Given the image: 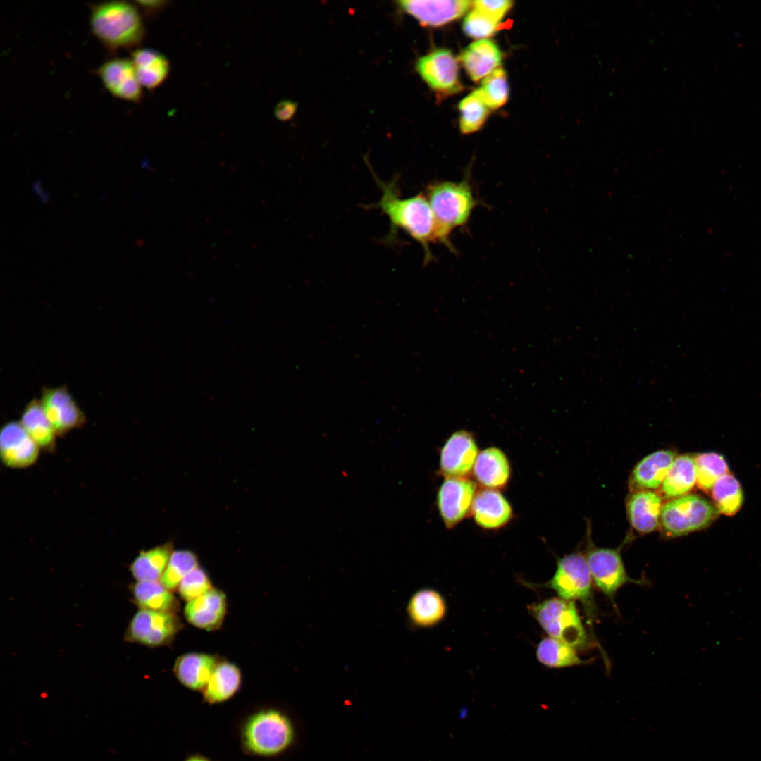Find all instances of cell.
I'll return each instance as SVG.
<instances>
[{
  "instance_id": "6da1fadb",
  "label": "cell",
  "mask_w": 761,
  "mask_h": 761,
  "mask_svg": "<svg viewBox=\"0 0 761 761\" xmlns=\"http://www.w3.org/2000/svg\"><path fill=\"white\" fill-rule=\"evenodd\" d=\"M369 168L380 189L381 196L378 202L368 206L380 209L390 221V231L384 242L395 243L397 232L403 230L421 245L424 264L429 263L433 259L430 245L440 243V237L438 224L426 194L419 193L409 197H402L399 175L385 182L371 167Z\"/></svg>"
},
{
  "instance_id": "7a4b0ae2",
  "label": "cell",
  "mask_w": 761,
  "mask_h": 761,
  "mask_svg": "<svg viewBox=\"0 0 761 761\" xmlns=\"http://www.w3.org/2000/svg\"><path fill=\"white\" fill-rule=\"evenodd\" d=\"M89 7L92 32L111 54L142 44L146 32L135 3L110 1L89 4Z\"/></svg>"
},
{
  "instance_id": "3957f363",
  "label": "cell",
  "mask_w": 761,
  "mask_h": 761,
  "mask_svg": "<svg viewBox=\"0 0 761 761\" xmlns=\"http://www.w3.org/2000/svg\"><path fill=\"white\" fill-rule=\"evenodd\" d=\"M425 194L438 224L440 243L454 252L450 233L466 225L478 204L468 175L459 182H432L427 186Z\"/></svg>"
},
{
  "instance_id": "277c9868",
  "label": "cell",
  "mask_w": 761,
  "mask_h": 761,
  "mask_svg": "<svg viewBox=\"0 0 761 761\" xmlns=\"http://www.w3.org/2000/svg\"><path fill=\"white\" fill-rule=\"evenodd\" d=\"M241 742L249 754L269 757L290 747L295 729L290 719L274 708L260 710L249 715L241 729Z\"/></svg>"
},
{
  "instance_id": "5b68a950",
  "label": "cell",
  "mask_w": 761,
  "mask_h": 761,
  "mask_svg": "<svg viewBox=\"0 0 761 761\" xmlns=\"http://www.w3.org/2000/svg\"><path fill=\"white\" fill-rule=\"evenodd\" d=\"M527 608L548 636L576 650L586 649L588 646L587 632L574 601L559 597L550 598L532 603Z\"/></svg>"
},
{
  "instance_id": "8992f818",
  "label": "cell",
  "mask_w": 761,
  "mask_h": 761,
  "mask_svg": "<svg viewBox=\"0 0 761 761\" xmlns=\"http://www.w3.org/2000/svg\"><path fill=\"white\" fill-rule=\"evenodd\" d=\"M545 586L553 590L562 599L581 602L592 624L596 608L593 579L586 556L580 552H572L559 558L554 575Z\"/></svg>"
},
{
  "instance_id": "52a82bcc",
  "label": "cell",
  "mask_w": 761,
  "mask_h": 761,
  "mask_svg": "<svg viewBox=\"0 0 761 761\" xmlns=\"http://www.w3.org/2000/svg\"><path fill=\"white\" fill-rule=\"evenodd\" d=\"M714 504L695 494L671 499L663 504L660 526L668 536L678 537L710 526L718 516Z\"/></svg>"
},
{
  "instance_id": "ba28073f",
  "label": "cell",
  "mask_w": 761,
  "mask_h": 761,
  "mask_svg": "<svg viewBox=\"0 0 761 761\" xmlns=\"http://www.w3.org/2000/svg\"><path fill=\"white\" fill-rule=\"evenodd\" d=\"M588 569L596 587L612 602L618 590L627 583L641 584L626 573L619 549L589 547L586 555Z\"/></svg>"
},
{
  "instance_id": "9c48e42d",
  "label": "cell",
  "mask_w": 761,
  "mask_h": 761,
  "mask_svg": "<svg viewBox=\"0 0 761 761\" xmlns=\"http://www.w3.org/2000/svg\"><path fill=\"white\" fill-rule=\"evenodd\" d=\"M180 626L173 612L141 609L131 619L125 638L147 646H159L168 643Z\"/></svg>"
},
{
  "instance_id": "30bf717a",
  "label": "cell",
  "mask_w": 761,
  "mask_h": 761,
  "mask_svg": "<svg viewBox=\"0 0 761 761\" xmlns=\"http://www.w3.org/2000/svg\"><path fill=\"white\" fill-rule=\"evenodd\" d=\"M476 483L468 478H447L437 493V507L448 529L454 528L471 514L476 493Z\"/></svg>"
},
{
  "instance_id": "8fae6325",
  "label": "cell",
  "mask_w": 761,
  "mask_h": 761,
  "mask_svg": "<svg viewBox=\"0 0 761 761\" xmlns=\"http://www.w3.org/2000/svg\"><path fill=\"white\" fill-rule=\"evenodd\" d=\"M39 402L56 435L82 427L86 416L65 385L43 387Z\"/></svg>"
},
{
  "instance_id": "7c38bea8",
  "label": "cell",
  "mask_w": 761,
  "mask_h": 761,
  "mask_svg": "<svg viewBox=\"0 0 761 761\" xmlns=\"http://www.w3.org/2000/svg\"><path fill=\"white\" fill-rule=\"evenodd\" d=\"M416 69L423 81L436 92L450 94L462 87L458 63L450 50L439 49L420 57Z\"/></svg>"
},
{
  "instance_id": "4fadbf2b",
  "label": "cell",
  "mask_w": 761,
  "mask_h": 761,
  "mask_svg": "<svg viewBox=\"0 0 761 761\" xmlns=\"http://www.w3.org/2000/svg\"><path fill=\"white\" fill-rule=\"evenodd\" d=\"M479 453L474 435L466 430L452 433L440 449V473L445 478H467Z\"/></svg>"
},
{
  "instance_id": "5bb4252c",
  "label": "cell",
  "mask_w": 761,
  "mask_h": 761,
  "mask_svg": "<svg viewBox=\"0 0 761 761\" xmlns=\"http://www.w3.org/2000/svg\"><path fill=\"white\" fill-rule=\"evenodd\" d=\"M41 448L27 433L20 421L5 423L0 431V457L2 463L11 469L33 465Z\"/></svg>"
},
{
  "instance_id": "9a60e30c",
  "label": "cell",
  "mask_w": 761,
  "mask_h": 761,
  "mask_svg": "<svg viewBox=\"0 0 761 761\" xmlns=\"http://www.w3.org/2000/svg\"><path fill=\"white\" fill-rule=\"evenodd\" d=\"M95 73L113 97L133 103L141 101L142 86L130 59L119 57L109 58L97 68Z\"/></svg>"
},
{
  "instance_id": "2e32d148",
  "label": "cell",
  "mask_w": 761,
  "mask_h": 761,
  "mask_svg": "<svg viewBox=\"0 0 761 761\" xmlns=\"http://www.w3.org/2000/svg\"><path fill=\"white\" fill-rule=\"evenodd\" d=\"M471 1H397L398 6L416 18L423 26L438 27L457 19L471 6Z\"/></svg>"
},
{
  "instance_id": "e0dca14e",
  "label": "cell",
  "mask_w": 761,
  "mask_h": 761,
  "mask_svg": "<svg viewBox=\"0 0 761 761\" xmlns=\"http://www.w3.org/2000/svg\"><path fill=\"white\" fill-rule=\"evenodd\" d=\"M471 515L474 522L485 530H498L512 519L509 502L498 490L483 488L474 499Z\"/></svg>"
},
{
  "instance_id": "ac0fdd59",
  "label": "cell",
  "mask_w": 761,
  "mask_h": 761,
  "mask_svg": "<svg viewBox=\"0 0 761 761\" xmlns=\"http://www.w3.org/2000/svg\"><path fill=\"white\" fill-rule=\"evenodd\" d=\"M447 605L438 590L423 588L415 591L406 606L407 618L412 627L428 629L440 623L445 617Z\"/></svg>"
},
{
  "instance_id": "d6986e66",
  "label": "cell",
  "mask_w": 761,
  "mask_h": 761,
  "mask_svg": "<svg viewBox=\"0 0 761 761\" xmlns=\"http://www.w3.org/2000/svg\"><path fill=\"white\" fill-rule=\"evenodd\" d=\"M472 472L476 481L483 488L499 490L508 484L511 466L502 450L490 447L479 452Z\"/></svg>"
},
{
  "instance_id": "ffe728a7",
  "label": "cell",
  "mask_w": 761,
  "mask_h": 761,
  "mask_svg": "<svg viewBox=\"0 0 761 761\" xmlns=\"http://www.w3.org/2000/svg\"><path fill=\"white\" fill-rule=\"evenodd\" d=\"M662 506L661 497L652 490H639L633 493L626 504L632 528L643 534L655 531L660 524Z\"/></svg>"
},
{
  "instance_id": "44dd1931",
  "label": "cell",
  "mask_w": 761,
  "mask_h": 761,
  "mask_svg": "<svg viewBox=\"0 0 761 761\" xmlns=\"http://www.w3.org/2000/svg\"><path fill=\"white\" fill-rule=\"evenodd\" d=\"M502 58L501 50L492 40H477L466 47L459 60L470 78L477 82L498 68Z\"/></svg>"
},
{
  "instance_id": "7402d4cb",
  "label": "cell",
  "mask_w": 761,
  "mask_h": 761,
  "mask_svg": "<svg viewBox=\"0 0 761 761\" xmlns=\"http://www.w3.org/2000/svg\"><path fill=\"white\" fill-rule=\"evenodd\" d=\"M225 596L220 590L211 589L202 596L189 601L185 615L195 626L212 630L218 628L225 614Z\"/></svg>"
},
{
  "instance_id": "603a6c76",
  "label": "cell",
  "mask_w": 761,
  "mask_h": 761,
  "mask_svg": "<svg viewBox=\"0 0 761 761\" xmlns=\"http://www.w3.org/2000/svg\"><path fill=\"white\" fill-rule=\"evenodd\" d=\"M675 457V452L668 450H657L645 456L632 471V485L638 490L659 488Z\"/></svg>"
},
{
  "instance_id": "cb8c5ba5",
  "label": "cell",
  "mask_w": 761,
  "mask_h": 761,
  "mask_svg": "<svg viewBox=\"0 0 761 761\" xmlns=\"http://www.w3.org/2000/svg\"><path fill=\"white\" fill-rule=\"evenodd\" d=\"M130 60L140 84L149 90L161 85L169 74L168 60L152 49H135L131 53Z\"/></svg>"
},
{
  "instance_id": "d4e9b609",
  "label": "cell",
  "mask_w": 761,
  "mask_h": 761,
  "mask_svg": "<svg viewBox=\"0 0 761 761\" xmlns=\"http://www.w3.org/2000/svg\"><path fill=\"white\" fill-rule=\"evenodd\" d=\"M218 664L214 656L190 653L180 656L174 672L179 681L192 690L204 688Z\"/></svg>"
},
{
  "instance_id": "484cf974",
  "label": "cell",
  "mask_w": 761,
  "mask_h": 761,
  "mask_svg": "<svg viewBox=\"0 0 761 761\" xmlns=\"http://www.w3.org/2000/svg\"><path fill=\"white\" fill-rule=\"evenodd\" d=\"M696 483L695 458L682 454L674 459L661 485V492L664 497L673 499L687 495Z\"/></svg>"
},
{
  "instance_id": "4316f807",
  "label": "cell",
  "mask_w": 761,
  "mask_h": 761,
  "mask_svg": "<svg viewBox=\"0 0 761 761\" xmlns=\"http://www.w3.org/2000/svg\"><path fill=\"white\" fill-rule=\"evenodd\" d=\"M20 422L42 450L47 452H54L56 450L57 435L39 400L34 398L26 404Z\"/></svg>"
},
{
  "instance_id": "83f0119b",
  "label": "cell",
  "mask_w": 761,
  "mask_h": 761,
  "mask_svg": "<svg viewBox=\"0 0 761 761\" xmlns=\"http://www.w3.org/2000/svg\"><path fill=\"white\" fill-rule=\"evenodd\" d=\"M172 552L171 543L141 551L130 566L132 575L138 581H156L161 578Z\"/></svg>"
},
{
  "instance_id": "f1b7e54d",
  "label": "cell",
  "mask_w": 761,
  "mask_h": 761,
  "mask_svg": "<svg viewBox=\"0 0 761 761\" xmlns=\"http://www.w3.org/2000/svg\"><path fill=\"white\" fill-rule=\"evenodd\" d=\"M240 683L241 674L236 666L218 663L204 688V699L209 704L226 701L237 693Z\"/></svg>"
},
{
  "instance_id": "f546056e",
  "label": "cell",
  "mask_w": 761,
  "mask_h": 761,
  "mask_svg": "<svg viewBox=\"0 0 761 761\" xmlns=\"http://www.w3.org/2000/svg\"><path fill=\"white\" fill-rule=\"evenodd\" d=\"M536 655L538 661L549 668H566L589 663L581 659L576 649L552 637L543 638L537 645Z\"/></svg>"
},
{
  "instance_id": "4dcf8cb0",
  "label": "cell",
  "mask_w": 761,
  "mask_h": 761,
  "mask_svg": "<svg viewBox=\"0 0 761 761\" xmlns=\"http://www.w3.org/2000/svg\"><path fill=\"white\" fill-rule=\"evenodd\" d=\"M135 603L141 609L173 612L178 602L174 596L161 583L137 581L132 586Z\"/></svg>"
},
{
  "instance_id": "1f68e13d",
  "label": "cell",
  "mask_w": 761,
  "mask_h": 761,
  "mask_svg": "<svg viewBox=\"0 0 761 761\" xmlns=\"http://www.w3.org/2000/svg\"><path fill=\"white\" fill-rule=\"evenodd\" d=\"M710 492L719 513L733 516L741 509L743 502V490L733 475L728 473L719 478Z\"/></svg>"
},
{
  "instance_id": "d6a6232c",
  "label": "cell",
  "mask_w": 761,
  "mask_h": 761,
  "mask_svg": "<svg viewBox=\"0 0 761 761\" xmlns=\"http://www.w3.org/2000/svg\"><path fill=\"white\" fill-rule=\"evenodd\" d=\"M695 458L696 484L700 490L709 492L719 478L728 474L727 463L722 455L716 452L701 453Z\"/></svg>"
},
{
  "instance_id": "836d02e7",
  "label": "cell",
  "mask_w": 761,
  "mask_h": 761,
  "mask_svg": "<svg viewBox=\"0 0 761 761\" xmlns=\"http://www.w3.org/2000/svg\"><path fill=\"white\" fill-rule=\"evenodd\" d=\"M459 127L463 134L478 131L489 114V108L475 90L464 97L459 104Z\"/></svg>"
},
{
  "instance_id": "e575fe53",
  "label": "cell",
  "mask_w": 761,
  "mask_h": 761,
  "mask_svg": "<svg viewBox=\"0 0 761 761\" xmlns=\"http://www.w3.org/2000/svg\"><path fill=\"white\" fill-rule=\"evenodd\" d=\"M476 91L489 109H496L503 106L509 97L507 78L504 69L498 68L486 76Z\"/></svg>"
},
{
  "instance_id": "d590c367",
  "label": "cell",
  "mask_w": 761,
  "mask_h": 761,
  "mask_svg": "<svg viewBox=\"0 0 761 761\" xmlns=\"http://www.w3.org/2000/svg\"><path fill=\"white\" fill-rule=\"evenodd\" d=\"M197 567V558L194 552L189 550L173 552L160 583L168 590H173L187 574Z\"/></svg>"
},
{
  "instance_id": "8d00e7d4",
  "label": "cell",
  "mask_w": 761,
  "mask_h": 761,
  "mask_svg": "<svg viewBox=\"0 0 761 761\" xmlns=\"http://www.w3.org/2000/svg\"><path fill=\"white\" fill-rule=\"evenodd\" d=\"M498 23L474 8L464 18L462 27L466 35L481 40L493 35Z\"/></svg>"
},
{
  "instance_id": "74e56055",
  "label": "cell",
  "mask_w": 761,
  "mask_h": 761,
  "mask_svg": "<svg viewBox=\"0 0 761 761\" xmlns=\"http://www.w3.org/2000/svg\"><path fill=\"white\" fill-rule=\"evenodd\" d=\"M211 589V584L206 574L198 567L187 574L178 586L180 595L188 602L202 596Z\"/></svg>"
},
{
  "instance_id": "f35d334b",
  "label": "cell",
  "mask_w": 761,
  "mask_h": 761,
  "mask_svg": "<svg viewBox=\"0 0 761 761\" xmlns=\"http://www.w3.org/2000/svg\"><path fill=\"white\" fill-rule=\"evenodd\" d=\"M472 5L474 9L484 13L495 20L500 22L512 7L513 2L509 0H477L473 1Z\"/></svg>"
},
{
  "instance_id": "ab89813d",
  "label": "cell",
  "mask_w": 761,
  "mask_h": 761,
  "mask_svg": "<svg viewBox=\"0 0 761 761\" xmlns=\"http://www.w3.org/2000/svg\"><path fill=\"white\" fill-rule=\"evenodd\" d=\"M297 111V104L292 101H283L278 103L274 110L277 119L282 121L290 120Z\"/></svg>"
},
{
  "instance_id": "60d3db41",
  "label": "cell",
  "mask_w": 761,
  "mask_h": 761,
  "mask_svg": "<svg viewBox=\"0 0 761 761\" xmlns=\"http://www.w3.org/2000/svg\"><path fill=\"white\" fill-rule=\"evenodd\" d=\"M166 1H137L136 4L137 6L141 7L145 13L152 14L154 12L161 10L166 4Z\"/></svg>"
},
{
  "instance_id": "b9f144b4",
  "label": "cell",
  "mask_w": 761,
  "mask_h": 761,
  "mask_svg": "<svg viewBox=\"0 0 761 761\" xmlns=\"http://www.w3.org/2000/svg\"><path fill=\"white\" fill-rule=\"evenodd\" d=\"M185 761H211V760L209 758H207V757H204L203 755H192V756L189 757L188 758H187Z\"/></svg>"
}]
</instances>
